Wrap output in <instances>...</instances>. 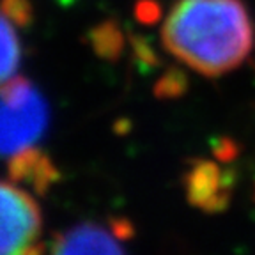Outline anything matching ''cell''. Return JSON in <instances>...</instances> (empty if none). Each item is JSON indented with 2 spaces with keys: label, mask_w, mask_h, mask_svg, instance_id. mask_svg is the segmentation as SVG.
Listing matches in <instances>:
<instances>
[{
  "label": "cell",
  "mask_w": 255,
  "mask_h": 255,
  "mask_svg": "<svg viewBox=\"0 0 255 255\" xmlns=\"http://www.w3.org/2000/svg\"><path fill=\"white\" fill-rule=\"evenodd\" d=\"M211 151L216 159L223 163H231L241 152V145L231 136H216L211 140Z\"/></svg>",
  "instance_id": "30bf717a"
},
{
  "label": "cell",
  "mask_w": 255,
  "mask_h": 255,
  "mask_svg": "<svg viewBox=\"0 0 255 255\" xmlns=\"http://www.w3.org/2000/svg\"><path fill=\"white\" fill-rule=\"evenodd\" d=\"M43 218L34 197L0 181V255H43Z\"/></svg>",
  "instance_id": "3957f363"
},
{
  "label": "cell",
  "mask_w": 255,
  "mask_h": 255,
  "mask_svg": "<svg viewBox=\"0 0 255 255\" xmlns=\"http://www.w3.org/2000/svg\"><path fill=\"white\" fill-rule=\"evenodd\" d=\"M0 9L20 27L30 21L32 9L28 0H0Z\"/></svg>",
  "instance_id": "8fae6325"
},
{
  "label": "cell",
  "mask_w": 255,
  "mask_h": 255,
  "mask_svg": "<svg viewBox=\"0 0 255 255\" xmlns=\"http://www.w3.org/2000/svg\"><path fill=\"white\" fill-rule=\"evenodd\" d=\"M188 91V76L181 69H168L161 78L156 82L154 94L158 100H175Z\"/></svg>",
  "instance_id": "9c48e42d"
},
{
  "label": "cell",
  "mask_w": 255,
  "mask_h": 255,
  "mask_svg": "<svg viewBox=\"0 0 255 255\" xmlns=\"http://www.w3.org/2000/svg\"><path fill=\"white\" fill-rule=\"evenodd\" d=\"M168 52L206 76L238 68L254 43V30L241 0H177L161 28Z\"/></svg>",
  "instance_id": "6da1fadb"
},
{
  "label": "cell",
  "mask_w": 255,
  "mask_h": 255,
  "mask_svg": "<svg viewBox=\"0 0 255 255\" xmlns=\"http://www.w3.org/2000/svg\"><path fill=\"white\" fill-rule=\"evenodd\" d=\"M50 123L48 103L27 78L0 85V158L9 161L36 149Z\"/></svg>",
  "instance_id": "7a4b0ae2"
},
{
  "label": "cell",
  "mask_w": 255,
  "mask_h": 255,
  "mask_svg": "<svg viewBox=\"0 0 255 255\" xmlns=\"http://www.w3.org/2000/svg\"><path fill=\"white\" fill-rule=\"evenodd\" d=\"M110 223V229L100 223H80L55 238L50 255H126Z\"/></svg>",
  "instance_id": "277c9868"
},
{
  "label": "cell",
  "mask_w": 255,
  "mask_h": 255,
  "mask_svg": "<svg viewBox=\"0 0 255 255\" xmlns=\"http://www.w3.org/2000/svg\"><path fill=\"white\" fill-rule=\"evenodd\" d=\"M92 43H94L96 52L108 59L119 57L121 50H123V37H121L119 28L110 21L96 28L92 34Z\"/></svg>",
  "instance_id": "ba28073f"
},
{
  "label": "cell",
  "mask_w": 255,
  "mask_h": 255,
  "mask_svg": "<svg viewBox=\"0 0 255 255\" xmlns=\"http://www.w3.org/2000/svg\"><path fill=\"white\" fill-rule=\"evenodd\" d=\"M222 175L223 170L215 163L200 159L186 172L184 175V190L186 199L191 206L204 209L206 204L218 193L222 188Z\"/></svg>",
  "instance_id": "5b68a950"
},
{
  "label": "cell",
  "mask_w": 255,
  "mask_h": 255,
  "mask_svg": "<svg viewBox=\"0 0 255 255\" xmlns=\"http://www.w3.org/2000/svg\"><path fill=\"white\" fill-rule=\"evenodd\" d=\"M9 163H11L12 179L30 184L32 188L39 191L50 186L57 177L55 167L37 149H32V151L11 159Z\"/></svg>",
  "instance_id": "8992f818"
},
{
  "label": "cell",
  "mask_w": 255,
  "mask_h": 255,
  "mask_svg": "<svg viewBox=\"0 0 255 255\" xmlns=\"http://www.w3.org/2000/svg\"><path fill=\"white\" fill-rule=\"evenodd\" d=\"M231 191L232 190H225V188L220 190L218 193H216V195L206 204V207H204L202 211L204 213H222V211H225V209L229 207V204H231Z\"/></svg>",
  "instance_id": "7c38bea8"
},
{
  "label": "cell",
  "mask_w": 255,
  "mask_h": 255,
  "mask_svg": "<svg viewBox=\"0 0 255 255\" xmlns=\"http://www.w3.org/2000/svg\"><path fill=\"white\" fill-rule=\"evenodd\" d=\"M14 21L0 9V85H4L20 66L21 46Z\"/></svg>",
  "instance_id": "52a82bcc"
}]
</instances>
